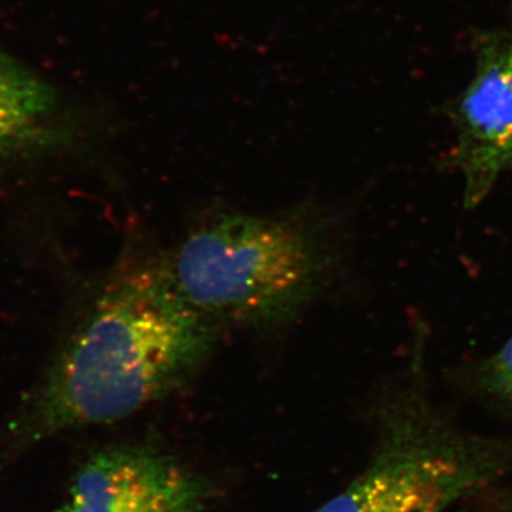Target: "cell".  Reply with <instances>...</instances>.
<instances>
[{
	"instance_id": "1",
	"label": "cell",
	"mask_w": 512,
	"mask_h": 512,
	"mask_svg": "<svg viewBox=\"0 0 512 512\" xmlns=\"http://www.w3.org/2000/svg\"><path fill=\"white\" fill-rule=\"evenodd\" d=\"M220 326L184 298L164 255L126 262L70 333L20 419L32 439L114 423L183 389Z\"/></svg>"
},
{
	"instance_id": "2",
	"label": "cell",
	"mask_w": 512,
	"mask_h": 512,
	"mask_svg": "<svg viewBox=\"0 0 512 512\" xmlns=\"http://www.w3.org/2000/svg\"><path fill=\"white\" fill-rule=\"evenodd\" d=\"M164 259L184 298L221 329L272 328L325 293L340 252L320 212H221L192 228Z\"/></svg>"
},
{
	"instance_id": "3",
	"label": "cell",
	"mask_w": 512,
	"mask_h": 512,
	"mask_svg": "<svg viewBox=\"0 0 512 512\" xmlns=\"http://www.w3.org/2000/svg\"><path fill=\"white\" fill-rule=\"evenodd\" d=\"M402 389L386 407L375 463L315 512H446L497 471L490 448L457 433L427 390V328L417 323Z\"/></svg>"
},
{
	"instance_id": "4",
	"label": "cell",
	"mask_w": 512,
	"mask_h": 512,
	"mask_svg": "<svg viewBox=\"0 0 512 512\" xmlns=\"http://www.w3.org/2000/svg\"><path fill=\"white\" fill-rule=\"evenodd\" d=\"M456 143L448 163L476 210L512 171V20L485 36L471 82L451 111Z\"/></svg>"
},
{
	"instance_id": "5",
	"label": "cell",
	"mask_w": 512,
	"mask_h": 512,
	"mask_svg": "<svg viewBox=\"0 0 512 512\" xmlns=\"http://www.w3.org/2000/svg\"><path fill=\"white\" fill-rule=\"evenodd\" d=\"M205 488L171 458L144 448L97 454L77 474L63 512H201Z\"/></svg>"
},
{
	"instance_id": "6",
	"label": "cell",
	"mask_w": 512,
	"mask_h": 512,
	"mask_svg": "<svg viewBox=\"0 0 512 512\" xmlns=\"http://www.w3.org/2000/svg\"><path fill=\"white\" fill-rule=\"evenodd\" d=\"M53 104L46 83L0 52V156L43 138Z\"/></svg>"
},
{
	"instance_id": "7",
	"label": "cell",
	"mask_w": 512,
	"mask_h": 512,
	"mask_svg": "<svg viewBox=\"0 0 512 512\" xmlns=\"http://www.w3.org/2000/svg\"><path fill=\"white\" fill-rule=\"evenodd\" d=\"M471 376L485 394L512 407V335L490 356L474 363Z\"/></svg>"
},
{
	"instance_id": "8",
	"label": "cell",
	"mask_w": 512,
	"mask_h": 512,
	"mask_svg": "<svg viewBox=\"0 0 512 512\" xmlns=\"http://www.w3.org/2000/svg\"><path fill=\"white\" fill-rule=\"evenodd\" d=\"M56 512H63V510H59V511H56Z\"/></svg>"
}]
</instances>
